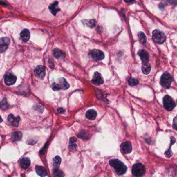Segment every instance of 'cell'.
I'll list each match as a JSON object with an SVG mask.
<instances>
[{
	"instance_id": "4",
	"label": "cell",
	"mask_w": 177,
	"mask_h": 177,
	"mask_svg": "<svg viewBox=\"0 0 177 177\" xmlns=\"http://www.w3.org/2000/svg\"><path fill=\"white\" fill-rule=\"evenodd\" d=\"M145 173V167L141 163H137L133 166L132 174L134 176L142 177Z\"/></svg>"
},
{
	"instance_id": "33",
	"label": "cell",
	"mask_w": 177,
	"mask_h": 177,
	"mask_svg": "<svg viewBox=\"0 0 177 177\" xmlns=\"http://www.w3.org/2000/svg\"><path fill=\"white\" fill-rule=\"evenodd\" d=\"M168 2L170 3L171 4L174 5H176V3H177L176 0H168Z\"/></svg>"
},
{
	"instance_id": "23",
	"label": "cell",
	"mask_w": 177,
	"mask_h": 177,
	"mask_svg": "<svg viewBox=\"0 0 177 177\" xmlns=\"http://www.w3.org/2000/svg\"><path fill=\"white\" fill-rule=\"evenodd\" d=\"M22 135L21 133L19 131H16L12 133V139L13 141H19L22 138Z\"/></svg>"
},
{
	"instance_id": "25",
	"label": "cell",
	"mask_w": 177,
	"mask_h": 177,
	"mask_svg": "<svg viewBox=\"0 0 177 177\" xmlns=\"http://www.w3.org/2000/svg\"><path fill=\"white\" fill-rule=\"evenodd\" d=\"M82 22L87 26L90 27H93L96 25V21L93 19L84 20Z\"/></svg>"
},
{
	"instance_id": "34",
	"label": "cell",
	"mask_w": 177,
	"mask_h": 177,
	"mask_svg": "<svg viewBox=\"0 0 177 177\" xmlns=\"http://www.w3.org/2000/svg\"><path fill=\"white\" fill-rule=\"evenodd\" d=\"M65 110H64V109L63 108H59L58 109V110H57V112H58V113H62L63 112H64Z\"/></svg>"
},
{
	"instance_id": "36",
	"label": "cell",
	"mask_w": 177,
	"mask_h": 177,
	"mask_svg": "<svg viewBox=\"0 0 177 177\" xmlns=\"http://www.w3.org/2000/svg\"><path fill=\"white\" fill-rule=\"evenodd\" d=\"M2 118H1V116H0V123H2Z\"/></svg>"
},
{
	"instance_id": "2",
	"label": "cell",
	"mask_w": 177,
	"mask_h": 177,
	"mask_svg": "<svg viewBox=\"0 0 177 177\" xmlns=\"http://www.w3.org/2000/svg\"><path fill=\"white\" fill-rule=\"evenodd\" d=\"M70 87L69 84L67 82L66 80L62 77L59 79L57 81V82L54 83L52 85V89L54 91H59L60 89L62 90H66Z\"/></svg>"
},
{
	"instance_id": "7",
	"label": "cell",
	"mask_w": 177,
	"mask_h": 177,
	"mask_svg": "<svg viewBox=\"0 0 177 177\" xmlns=\"http://www.w3.org/2000/svg\"><path fill=\"white\" fill-rule=\"evenodd\" d=\"M89 56L95 61H100L104 58L103 52L98 49H93L89 53Z\"/></svg>"
},
{
	"instance_id": "20",
	"label": "cell",
	"mask_w": 177,
	"mask_h": 177,
	"mask_svg": "<svg viewBox=\"0 0 177 177\" xmlns=\"http://www.w3.org/2000/svg\"><path fill=\"white\" fill-rule=\"evenodd\" d=\"M35 171L37 175L41 177H45L47 176V172L44 168L40 166H37L35 167Z\"/></svg>"
},
{
	"instance_id": "8",
	"label": "cell",
	"mask_w": 177,
	"mask_h": 177,
	"mask_svg": "<svg viewBox=\"0 0 177 177\" xmlns=\"http://www.w3.org/2000/svg\"><path fill=\"white\" fill-rule=\"evenodd\" d=\"M10 44V39L8 37H2L0 39V53H3L8 49Z\"/></svg>"
},
{
	"instance_id": "15",
	"label": "cell",
	"mask_w": 177,
	"mask_h": 177,
	"mask_svg": "<svg viewBox=\"0 0 177 177\" xmlns=\"http://www.w3.org/2000/svg\"><path fill=\"white\" fill-rule=\"evenodd\" d=\"M58 2L55 1L49 6V10L52 12V14L54 16L56 15L57 13L60 10V9L58 7Z\"/></svg>"
},
{
	"instance_id": "5",
	"label": "cell",
	"mask_w": 177,
	"mask_h": 177,
	"mask_svg": "<svg viewBox=\"0 0 177 177\" xmlns=\"http://www.w3.org/2000/svg\"><path fill=\"white\" fill-rule=\"evenodd\" d=\"M160 81L161 85L163 87L169 88L172 82V77L168 72H165L161 76Z\"/></svg>"
},
{
	"instance_id": "21",
	"label": "cell",
	"mask_w": 177,
	"mask_h": 177,
	"mask_svg": "<svg viewBox=\"0 0 177 177\" xmlns=\"http://www.w3.org/2000/svg\"><path fill=\"white\" fill-rule=\"evenodd\" d=\"M142 72L145 74H149L150 73L151 70V67L150 64L148 62H145V63H143L142 66Z\"/></svg>"
},
{
	"instance_id": "30",
	"label": "cell",
	"mask_w": 177,
	"mask_h": 177,
	"mask_svg": "<svg viewBox=\"0 0 177 177\" xmlns=\"http://www.w3.org/2000/svg\"><path fill=\"white\" fill-rule=\"evenodd\" d=\"M128 84L129 85L131 86H136L139 84V81L137 79L131 78L128 80Z\"/></svg>"
},
{
	"instance_id": "10",
	"label": "cell",
	"mask_w": 177,
	"mask_h": 177,
	"mask_svg": "<svg viewBox=\"0 0 177 177\" xmlns=\"http://www.w3.org/2000/svg\"><path fill=\"white\" fill-rule=\"evenodd\" d=\"M35 73L38 78L43 79L45 76V68L42 66H37L35 69Z\"/></svg>"
},
{
	"instance_id": "9",
	"label": "cell",
	"mask_w": 177,
	"mask_h": 177,
	"mask_svg": "<svg viewBox=\"0 0 177 177\" xmlns=\"http://www.w3.org/2000/svg\"><path fill=\"white\" fill-rule=\"evenodd\" d=\"M121 151L124 154H128L132 151V145L130 142L126 141L121 145Z\"/></svg>"
},
{
	"instance_id": "28",
	"label": "cell",
	"mask_w": 177,
	"mask_h": 177,
	"mask_svg": "<svg viewBox=\"0 0 177 177\" xmlns=\"http://www.w3.org/2000/svg\"><path fill=\"white\" fill-rule=\"evenodd\" d=\"M138 37L139 40L140 41V42H142L143 43H145V42H147V37L143 32H139Z\"/></svg>"
},
{
	"instance_id": "24",
	"label": "cell",
	"mask_w": 177,
	"mask_h": 177,
	"mask_svg": "<svg viewBox=\"0 0 177 177\" xmlns=\"http://www.w3.org/2000/svg\"><path fill=\"white\" fill-rule=\"evenodd\" d=\"M175 142H176L175 138L174 137H171V145H170V146L169 149L165 153V155L166 156V157L169 158L172 155V152H171V146L172 145H174Z\"/></svg>"
},
{
	"instance_id": "16",
	"label": "cell",
	"mask_w": 177,
	"mask_h": 177,
	"mask_svg": "<svg viewBox=\"0 0 177 177\" xmlns=\"http://www.w3.org/2000/svg\"><path fill=\"white\" fill-rule=\"evenodd\" d=\"M30 37L29 31L28 29H24L20 33V37L22 41L27 42L29 41Z\"/></svg>"
},
{
	"instance_id": "26",
	"label": "cell",
	"mask_w": 177,
	"mask_h": 177,
	"mask_svg": "<svg viewBox=\"0 0 177 177\" xmlns=\"http://www.w3.org/2000/svg\"><path fill=\"white\" fill-rule=\"evenodd\" d=\"M62 162V159L59 156H56L53 158V164L55 167L56 168L59 167Z\"/></svg>"
},
{
	"instance_id": "14",
	"label": "cell",
	"mask_w": 177,
	"mask_h": 177,
	"mask_svg": "<svg viewBox=\"0 0 177 177\" xmlns=\"http://www.w3.org/2000/svg\"><path fill=\"white\" fill-rule=\"evenodd\" d=\"M138 55L141 58V60H142L143 63L148 62L149 60V55L147 51L145 50H140L138 52Z\"/></svg>"
},
{
	"instance_id": "29",
	"label": "cell",
	"mask_w": 177,
	"mask_h": 177,
	"mask_svg": "<svg viewBox=\"0 0 177 177\" xmlns=\"http://www.w3.org/2000/svg\"><path fill=\"white\" fill-rule=\"evenodd\" d=\"M78 137L79 138H81L83 139H88V133L86 131H81V132L78 135Z\"/></svg>"
},
{
	"instance_id": "19",
	"label": "cell",
	"mask_w": 177,
	"mask_h": 177,
	"mask_svg": "<svg viewBox=\"0 0 177 177\" xmlns=\"http://www.w3.org/2000/svg\"><path fill=\"white\" fill-rule=\"evenodd\" d=\"M31 164L30 160L27 158H23L20 161V166L23 169H27Z\"/></svg>"
},
{
	"instance_id": "31",
	"label": "cell",
	"mask_w": 177,
	"mask_h": 177,
	"mask_svg": "<svg viewBox=\"0 0 177 177\" xmlns=\"http://www.w3.org/2000/svg\"><path fill=\"white\" fill-rule=\"evenodd\" d=\"M53 176L55 177H62L64 176V175L60 170H59L58 169H56L53 172Z\"/></svg>"
},
{
	"instance_id": "1",
	"label": "cell",
	"mask_w": 177,
	"mask_h": 177,
	"mask_svg": "<svg viewBox=\"0 0 177 177\" xmlns=\"http://www.w3.org/2000/svg\"><path fill=\"white\" fill-rule=\"evenodd\" d=\"M110 164L114 169L118 175H123L127 171V167L122 162L118 159H112L110 160Z\"/></svg>"
},
{
	"instance_id": "18",
	"label": "cell",
	"mask_w": 177,
	"mask_h": 177,
	"mask_svg": "<svg viewBox=\"0 0 177 177\" xmlns=\"http://www.w3.org/2000/svg\"><path fill=\"white\" fill-rule=\"evenodd\" d=\"M53 54L56 59L63 58L65 57V54L61 50L59 49H54L53 52Z\"/></svg>"
},
{
	"instance_id": "35",
	"label": "cell",
	"mask_w": 177,
	"mask_h": 177,
	"mask_svg": "<svg viewBox=\"0 0 177 177\" xmlns=\"http://www.w3.org/2000/svg\"><path fill=\"white\" fill-rule=\"evenodd\" d=\"M127 3H131V2H133V1H134L135 0H124Z\"/></svg>"
},
{
	"instance_id": "27",
	"label": "cell",
	"mask_w": 177,
	"mask_h": 177,
	"mask_svg": "<svg viewBox=\"0 0 177 177\" xmlns=\"http://www.w3.org/2000/svg\"><path fill=\"white\" fill-rule=\"evenodd\" d=\"M0 108L3 110H6L9 108V104H8V102L6 99H4L0 103Z\"/></svg>"
},
{
	"instance_id": "13",
	"label": "cell",
	"mask_w": 177,
	"mask_h": 177,
	"mask_svg": "<svg viewBox=\"0 0 177 177\" xmlns=\"http://www.w3.org/2000/svg\"><path fill=\"white\" fill-rule=\"evenodd\" d=\"M20 120V118L19 116L17 117H14V116L12 114H10L8 116V121L10 124H11L12 125L15 126V127H18L19 122Z\"/></svg>"
},
{
	"instance_id": "32",
	"label": "cell",
	"mask_w": 177,
	"mask_h": 177,
	"mask_svg": "<svg viewBox=\"0 0 177 177\" xmlns=\"http://www.w3.org/2000/svg\"><path fill=\"white\" fill-rule=\"evenodd\" d=\"M177 116L175 117L174 121H173V127L175 129V130H177Z\"/></svg>"
},
{
	"instance_id": "22",
	"label": "cell",
	"mask_w": 177,
	"mask_h": 177,
	"mask_svg": "<svg viewBox=\"0 0 177 177\" xmlns=\"http://www.w3.org/2000/svg\"><path fill=\"white\" fill-rule=\"evenodd\" d=\"M76 138L74 137H72L70 139V142H69V149L71 151H74L76 150Z\"/></svg>"
},
{
	"instance_id": "6",
	"label": "cell",
	"mask_w": 177,
	"mask_h": 177,
	"mask_svg": "<svg viewBox=\"0 0 177 177\" xmlns=\"http://www.w3.org/2000/svg\"><path fill=\"white\" fill-rule=\"evenodd\" d=\"M163 104L166 110L170 111L175 108L176 104L170 96H165L163 98Z\"/></svg>"
},
{
	"instance_id": "11",
	"label": "cell",
	"mask_w": 177,
	"mask_h": 177,
	"mask_svg": "<svg viewBox=\"0 0 177 177\" xmlns=\"http://www.w3.org/2000/svg\"><path fill=\"white\" fill-rule=\"evenodd\" d=\"M91 82L96 85H100L103 84L104 80L101 74L99 73L98 72H96L94 73L93 79L91 80Z\"/></svg>"
},
{
	"instance_id": "3",
	"label": "cell",
	"mask_w": 177,
	"mask_h": 177,
	"mask_svg": "<svg viewBox=\"0 0 177 177\" xmlns=\"http://www.w3.org/2000/svg\"><path fill=\"white\" fill-rule=\"evenodd\" d=\"M152 39L157 44H161L166 41V35L164 32L159 30H155L152 32Z\"/></svg>"
},
{
	"instance_id": "12",
	"label": "cell",
	"mask_w": 177,
	"mask_h": 177,
	"mask_svg": "<svg viewBox=\"0 0 177 177\" xmlns=\"http://www.w3.org/2000/svg\"><path fill=\"white\" fill-rule=\"evenodd\" d=\"M17 77L13 74L8 73L5 76L4 82L7 85H12L15 83Z\"/></svg>"
},
{
	"instance_id": "17",
	"label": "cell",
	"mask_w": 177,
	"mask_h": 177,
	"mask_svg": "<svg viewBox=\"0 0 177 177\" xmlns=\"http://www.w3.org/2000/svg\"><path fill=\"white\" fill-rule=\"evenodd\" d=\"M97 115V113L96 110L93 109L89 110L86 112V117L89 120H95Z\"/></svg>"
}]
</instances>
